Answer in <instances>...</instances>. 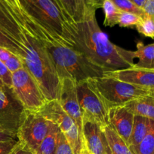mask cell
Masks as SVG:
<instances>
[{
	"label": "cell",
	"instance_id": "6da1fadb",
	"mask_svg": "<svg viewBox=\"0 0 154 154\" xmlns=\"http://www.w3.org/2000/svg\"><path fill=\"white\" fill-rule=\"evenodd\" d=\"M97 9L89 6L82 22L67 23L73 48L105 73L132 67L136 59L134 51H128L110 42L98 26L95 17Z\"/></svg>",
	"mask_w": 154,
	"mask_h": 154
},
{
	"label": "cell",
	"instance_id": "7a4b0ae2",
	"mask_svg": "<svg viewBox=\"0 0 154 154\" xmlns=\"http://www.w3.org/2000/svg\"><path fill=\"white\" fill-rule=\"evenodd\" d=\"M23 27L45 47L60 81L69 78L79 83L104 76V71L91 63L82 53L60 43L27 15L23 14Z\"/></svg>",
	"mask_w": 154,
	"mask_h": 154
},
{
	"label": "cell",
	"instance_id": "3957f363",
	"mask_svg": "<svg viewBox=\"0 0 154 154\" xmlns=\"http://www.w3.org/2000/svg\"><path fill=\"white\" fill-rule=\"evenodd\" d=\"M23 25V24H22ZM25 54L23 66L36 81L47 101L58 99L60 79L48 52L39 39L22 26Z\"/></svg>",
	"mask_w": 154,
	"mask_h": 154
},
{
	"label": "cell",
	"instance_id": "277c9868",
	"mask_svg": "<svg viewBox=\"0 0 154 154\" xmlns=\"http://www.w3.org/2000/svg\"><path fill=\"white\" fill-rule=\"evenodd\" d=\"M21 11L39 24L54 39L73 48L67 23L53 0H18Z\"/></svg>",
	"mask_w": 154,
	"mask_h": 154
},
{
	"label": "cell",
	"instance_id": "5b68a950",
	"mask_svg": "<svg viewBox=\"0 0 154 154\" xmlns=\"http://www.w3.org/2000/svg\"><path fill=\"white\" fill-rule=\"evenodd\" d=\"M89 80L107 109L112 107L125 105L142 96L154 94V92L149 89L123 82L106 75Z\"/></svg>",
	"mask_w": 154,
	"mask_h": 154
},
{
	"label": "cell",
	"instance_id": "8992f818",
	"mask_svg": "<svg viewBox=\"0 0 154 154\" xmlns=\"http://www.w3.org/2000/svg\"><path fill=\"white\" fill-rule=\"evenodd\" d=\"M24 17L12 9L3 0H0V47L20 58H23L25 51L22 24Z\"/></svg>",
	"mask_w": 154,
	"mask_h": 154
},
{
	"label": "cell",
	"instance_id": "52a82bcc",
	"mask_svg": "<svg viewBox=\"0 0 154 154\" xmlns=\"http://www.w3.org/2000/svg\"><path fill=\"white\" fill-rule=\"evenodd\" d=\"M76 88L82 122H95L103 129L109 126L108 109L90 80L77 83Z\"/></svg>",
	"mask_w": 154,
	"mask_h": 154
},
{
	"label": "cell",
	"instance_id": "ba28073f",
	"mask_svg": "<svg viewBox=\"0 0 154 154\" xmlns=\"http://www.w3.org/2000/svg\"><path fill=\"white\" fill-rule=\"evenodd\" d=\"M12 89L27 111L37 112L48 101L40 87L24 68L12 73Z\"/></svg>",
	"mask_w": 154,
	"mask_h": 154
},
{
	"label": "cell",
	"instance_id": "9c48e42d",
	"mask_svg": "<svg viewBox=\"0 0 154 154\" xmlns=\"http://www.w3.org/2000/svg\"><path fill=\"white\" fill-rule=\"evenodd\" d=\"M51 122L45 120L38 112L26 110L17 138L24 147L36 153L41 143L48 133Z\"/></svg>",
	"mask_w": 154,
	"mask_h": 154
},
{
	"label": "cell",
	"instance_id": "30bf717a",
	"mask_svg": "<svg viewBox=\"0 0 154 154\" xmlns=\"http://www.w3.org/2000/svg\"><path fill=\"white\" fill-rule=\"evenodd\" d=\"M25 111L12 87H0V127L17 135Z\"/></svg>",
	"mask_w": 154,
	"mask_h": 154
},
{
	"label": "cell",
	"instance_id": "8fae6325",
	"mask_svg": "<svg viewBox=\"0 0 154 154\" xmlns=\"http://www.w3.org/2000/svg\"><path fill=\"white\" fill-rule=\"evenodd\" d=\"M76 87L77 83L73 80L69 78L62 79L57 101L66 114L72 119L82 135V117L79 104Z\"/></svg>",
	"mask_w": 154,
	"mask_h": 154
},
{
	"label": "cell",
	"instance_id": "7c38bea8",
	"mask_svg": "<svg viewBox=\"0 0 154 154\" xmlns=\"http://www.w3.org/2000/svg\"><path fill=\"white\" fill-rule=\"evenodd\" d=\"M82 136L86 151L89 154H108L107 144L103 128L92 121L82 122Z\"/></svg>",
	"mask_w": 154,
	"mask_h": 154
},
{
	"label": "cell",
	"instance_id": "4fadbf2b",
	"mask_svg": "<svg viewBox=\"0 0 154 154\" xmlns=\"http://www.w3.org/2000/svg\"><path fill=\"white\" fill-rule=\"evenodd\" d=\"M104 75L133 85L144 87L154 92V69L130 67L115 72H106Z\"/></svg>",
	"mask_w": 154,
	"mask_h": 154
},
{
	"label": "cell",
	"instance_id": "5bb4252c",
	"mask_svg": "<svg viewBox=\"0 0 154 154\" xmlns=\"http://www.w3.org/2000/svg\"><path fill=\"white\" fill-rule=\"evenodd\" d=\"M134 115L125 106L112 107L108 109L109 126L127 143L131 136Z\"/></svg>",
	"mask_w": 154,
	"mask_h": 154
},
{
	"label": "cell",
	"instance_id": "9a60e30c",
	"mask_svg": "<svg viewBox=\"0 0 154 154\" xmlns=\"http://www.w3.org/2000/svg\"><path fill=\"white\" fill-rule=\"evenodd\" d=\"M37 112L45 120L57 125L60 130L64 134L69 132L75 124L57 99L48 101Z\"/></svg>",
	"mask_w": 154,
	"mask_h": 154
},
{
	"label": "cell",
	"instance_id": "2e32d148",
	"mask_svg": "<svg viewBox=\"0 0 154 154\" xmlns=\"http://www.w3.org/2000/svg\"><path fill=\"white\" fill-rule=\"evenodd\" d=\"M68 23H78L84 20L87 9L94 5L88 0H53Z\"/></svg>",
	"mask_w": 154,
	"mask_h": 154
},
{
	"label": "cell",
	"instance_id": "e0dca14e",
	"mask_svg": "<svg viewBox=\"0 0 154 154\" xmlns=\"http://www.w3.org/2000/svg\"><path fill=\"white\" fill-rule=\"evenodd\" d=\"M151 120L140 116H134L132 131L128 142V146L134 154H136L137 147L149 132Z\"/></svg>",
	"mask_w": 154,
	"mask_h": 154
},
{
	"label": "cell",
	"instance_id": "ac0fdd59",
	"mask_svg": "<svg viewBox=\"0 0 154 154\" xmlns=\"http://www.w3.org/2000/svg\"><path fill=\"white\" fill-rule=\"evenodd\" d=\"M134 116H140L154 121V94L142 96L125 104Z\"/></svg>",
	"mask_w": 154,
	"mask_h": 154
},
{
	"label": "cell",
	"instance_id": "d6986e66",
	"mask_svg": "<svg viewBox=\"0 0 154 154\" xmlns=\"http://www.w3.org/2000/svg\"><path fill=\"white\" fill-rule=\"evenodd\" d=\"M137 50L134 51L135 58L138 60L132 67L137 69H154V43L144 45L143 42H137Z\"/></svg>",
	"mask_w": 154,
	"mask_h": 154
},
{
	"label": "cell",
	"instance_id": "ffe728a7",
	"mask_svg": "<svg viewBox=\"0 0 154 154\" xmlns=\"http://www.w3.org/2000/svg\"><path fill=\"white\" fill-rule=\"evenodd\" d=\"M103 130L112 154H134L127 143L110 126L104 127Z\"/></svg>",
	"mask_w": 154,
	"mask_h": 154
},
{
	"label": "cell",
	"instance_id": "44dd1931",
	"mask_svg": "<svg viewBox=\"0 0 154 154\" xmlns=\"http://www.w3.org/2000/svg\"><path fill=\"white\" fill-rule=\"evenodd\" d=\"M59 132L58 126L51 123L48 133L42 141L36 154H55Z\"/></svg>",
	"mask_w": 154,
	"mask_h": 154
},
{
	"label": "cell",
	"instance_id": "7402d4cb",
	"mask_svg": "<svg viewBox=\"0 0 154 154\" xmlns=\"http://www.w3.org/2000/svg\"><path fill=\"white\" fill-rule=\"evenodd\" d=\"M64 135L72 148L73 154H83L86 151L83 136L76 125H74L72 129Z\"/></svg>",
	"mask_w": 154,
	"mask_h": 154
},
{
	"label": "cell",
	"instance_id": "603a6c76",
	"mask_svg": "<svg viewBox=\"0 0 154 154\" xmlns=\"http://www.w3.org/2000/svg\"><path fill=\"white\" fill-rule=\"evenodd\" d=\"M104 12V22L105 26L113 27L118 25V20L120 16L121 11L116 6L112 0H104L101 7Z\"/></svg>",
	"mask_w": 154,
	"mask_h": 154
},
{
	"label": "cell",
	"instance_id": "cb8c5ba5",
	"mask_svg": "<svg viewBox=\"0 0 154 154\" xmlns=\"http://www.w3.org/2000/svg\"><path fill=\"white\" fill-rule=\"evenodd\" d=\"M136 154H154V121L151 120L149 132L137 147Z\"/></svg>",
	"mask_w": 154,
	"mask_h": 154
},
{
	"label": "cell",
	"instance_id": "d4e9b609",
	"mask_svg": "<svg viewBox=\"0 0 154 154\" xmlns=\"http://www.w3.org/2000/svg\"><path fill=\"white\" fill-rule=\"evenodd\" d=\"M135 28L140 34L154 39V19L151 17L146 14L142 17L141 20Z\"/></svg>",
	"mask_w": 154,
	"mask_h": 154
},
{
	"label": "cell",
	"instance_id": "484cf974",
	"mask_svg": "<svg viewBox=\"0 0 154 154\" xmlns=\"http://www.w3.org/2000/svg\"><path fill=\"white\" fill-rule=\"evenodd\" d=\"M112 1L121 11L131 12L140 17H143L145 15L143 8L138 7L131 0H112Z\"/></svg>",
	"mask_w": 154,
	"mask_h": 154
},
{
	"label": "cell",
	"instance_id": "4316f807",
	"mask_svg": "<svg viewBox=\"0 0 154 154\" xmlns=\"http://www.w3.org/2000/svg\"><path fill=\"white\" fill-rule=\"evenodd\" d=\"M142 17L131 12L121 11L118 20V25L120 27H135L140 22Z\"/></svg>",
	"mask_w": 154,
	"mask_h": 154
},
{
	"label": "cell",
	"instance_id": "83f0119b",
	"mask_svg": "<svg viewBox=\"0 0 154 154\" xmlns=\"http://www.w3.org/2000/svg\"><path fill=\"white\" fill-rule=\"evenodd\" d=\"M55 154H73L72 148L64 134L60 130L57 138Z\"/></svg>",
	"mask_w": 154,
	"mask_h": 154
},
{
	"label": "cell",
	"instance_id": "f1b7e54d",
	"mask_svg": "<svg viewBox=\"0 0 154 154\" xmlns=\"http://www.w3.org/2000/svg\"><path fill=\"white\" fill-rule=\"evenodd\" d=\"M21 145L18 139L0 142V154H15Z\"/></svg>",
	"mask_w": 154,
	"mask_h": 154
},
{
	"label": "cell",
	"instance_id": "f546056e",
	"mask_svg": "<svg viewBox=\"0 0 154 154\" xmlns=\"http://www.w3.org/2000/svg\"><path fill=\"white\" fill-rule=\"evenodd\" d=\"M12 74L9 72L5 63L0 60V87H11Z\"/></svg>",
	"mask_w": 154,
	"mask_h": 154
},
{
	"label": "cell",
	"instance_id": "4dcf8cb0",
	"mask_svg": "<svg viewBox=\"0 0 154 154\" xmlns=\"http://www.w3.org/2000/svg\"><path fill=\"white\" fill-rule=\"evenodd\" d=\"M5 65L7 69H8L9 72L11 74L17 72V71L19 70V69L24 68L21 59L18 56L15 55V54H12V55L5 62Z\"/></svg>",
	"mask_w": 154,
	"mask_h": 154
},
{
	"label": "cell",
	"instance_id": "1f68e13d",
	"mask_svg": "<svg viewBox=\"0 0 154 154\" xmlns=\"http://www.w3.org/2000/svg\"><path fill=\"white\" fill-rule=\"evenodd\" d=\"M16 139H18V138L15 134L11 133V132L0 127V142L13 141V140Z\"/></svg>",
	"mask_w": 154,
	"mask_h": 154
},
{
	"label": "cell",
	"instance_id": "d6a6232c",
	"mask_svg": "<svg viewBox=\"0 0 154 154\" xmlns=\"http://www.w3.org/2000/svg\"><path fill=\"white\" fill-rule=\"evenodd\" d=\"M143 10L145 14L154 19V0H146Z\"/></svg>",
	"mask_w": 154,
	"mask_h": 154
},
{
	"label": "cell",
	"instance_id": "836d02e7",
	"mask_svg": "<svg viewBox=\"0 0 154 154\" xmlns=\"http://www.w3.org/2000/svg\"><path fill=\"white\" fill-rule=\"evenodd\" d=\"M6 4L8 5L12 9L15 11L18 12V13H22V11H21V5H20V3L18 0H3Z\"/></svg>",
	"mask_w": 154,
	"mask_h": 154
},
{
	"label": "cell",
	"instance_id": "e575fe53",
	"mask_svg": "<svg viewBox=\"0 0 154 154\" xmlns=\"http://www.w3.org/2000/svg\"><path fill=\"white\" fill-rule=\"evenodd\" d=\"M12 54L11 51H9L8 50L5 49V48H2V47H0V60L2 62L5 63V62L12 55Z\"/></svg>",
	"mask_w": 154,
	"mask_h": 154
},
{
	"label": "cell",
	"instance_id": "d590c367",
	"mask_svg": "<svg viewBox=\"0 0 154 154\" xmlns=\"http://www.w3.org/2000/svg\"><path fill=\"white\" fill-rule=\"evenodd\" d=\"M15 154H36V153H33V151L29 150V149L27 148V147H24V146L21 144V147H20L19 149L17 150V152L15 153Z\"/></svg>",
	"mask_w": 154,
	"mask_h": 154
},
{
	"label": "cell",
	"instance_id": "8d00e7d4",
	"mask_svg": "<svg viewBox=\"0 0 154 154\" xmlns=\"http://www.w3.org/2000/svg\"><path fill=\"white\" fill-rule=\"evenodd\" d=\"M90 2H91L94 5H95V7L97 8H100L102 7V4L104 0H88Z\"/></svg>",
	"mask_w": 154,
	"mask_h": 154
},
{
	"label": "cell",
	"instance_id": "74e56055",
	"mask_svg": "<svg viewBox=\"0 0 154 154\" xmlns=\"http://www.w3.org/2000/svg\"><path fill=\"white\" fill-rule=\"evenodd\" d=\"M131 1L134 2L135 3V4L137 5V6H138V7L143 8V5H144L146 0H131Z\"/></svg>",
	"mask_w": 154,
	"mask_h": 154
},
{
	"label": "cell",
	"instance_id": "f35d334b",
	"mask_svg": "<svg viewBox=\"0 0 154 154\" xmlns=\"http://www.w3.org/2000/svg\"><path fill=\"white\" fill-rule=\"evenodd\" d=\"M85 154H89L88 153V152L87 151H85V153H84Z\"/></svg>",
	"mask_w": 154,
	"mask_h": 154
},
{
	"label": "cell",
	"instance_id": "ab89813d",
	"mask_svg": "<svg viewBox=\"0 0 154 154\" xmlns=\"http://www.w3.org/2000/svg\"><path fill=\"white\" fill-rule=\"evenodd\" d=\"M108 154H112V153H111V152H110V150H109V153Z\"/></svg>",
	"mask_w": 154,
	"mask_h": 154
},
{
	"label": "cell",
	"instance_id": "60d3db41",
	"mask_svg": "<svg viewBox=\"0 0 154 154\" xmlns=\"http://www.w3.org/2000/svg\"><path fill=\"white\" fill-rule=\"evenodd\" d=\"M83 154H85V153H83Z\"/></svg>",
	"mask_w": 154,
	"mask_h": 154
}]
</instances>
